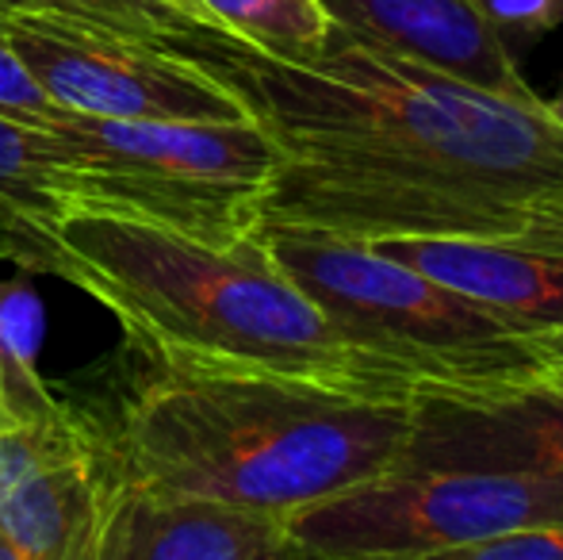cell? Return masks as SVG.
Wrapping results in <instances>:
<instances>
[{"label":"cell","mask_w":563,"mask_h":560,"mask_svg":"<svg viewBox=\"0 0 563 560\" xmlns=\"http://www.w3.org/2000/svg\"><path fill=\"white\" fill-rule=\"evenodd\" d=\"M544 105H549V112L556 116V120L563 123V85H560V92H556V97H549V100H544Z\"/></svg>","instance_id":"44dd1931"},{"label":"cell","mask_w":563,"mask_h":560,"mask_svg":"<svg viewBox=\"0 0 563 560\" xmlns=\"http://www.w3.org/2000/svg\"><path fill=\"white\" fill-rule=\"evenodd\" d=\"M0 560H20V557H15V553H12V546H8V541H4V538H0Z\"/></svg>","instance_id":"7402d4cb"},{"label":"cell","mask_w":563,"mask_h":560,"mask_svg":"<svg viewBox=\"0 0 563 560\" xmlns=\"http://www.w3.org/2000/svg\"><path fill=\"white\" fill-rule=\"evenodd\" d=\"M74 208H100L188 239L230 246L261 227L280 146L257 120H89L54 123Z\"/></svg>","instance_id":"5b68a950"},{"label":"cell","mask_w":563,"mask_h":560,"mask_svg":"<svg viewBox=\"0 0 563 560\" xmlns=\"http://www.w3.org/2000/svg\"><path fill=\"white\" fill-rule=\"evenodd\" d=\"M563 480L472 469H387L284 518L314 560H407L560 523Z\"/></svg>","instance_id":"8992f818"},{"label":"cell","mask_w":563,"mask_h":560,"mask_svg":"<svg viewBox=\"0 0 563 560\" xmlns=\"http://www.w3.org/2000/svg\"><path fill=\"white\" fill-rule=\"evenodd\" d=\"M8 8H38V12L77 15V20L104 23V28L131 31V35L162 39V43L185 39V28L173 15H165L154 0H0V12H8Z\"/></svg>","instance_id":"2e32d148"},{"label":"cell","mask_w":563,"mask_h":560,"mask_svg":"<svg viewBox=\"0 0 563 560\" xmlns=\"http://www.w3.org/2000/svg\"><path fill=\"white\" fill-rule=\"evenodd\" d=\"M472 4L506 39L510 51L514 43H529L563 28V0H472Z\"/></svg>","instance_id":"d6986e66"},{"label":"cell","mask_w":563,"mask_h":560,"mask_svg":"<svg viewBox=\"0 0 563 560\" xmlns=\"http://www.w3.org/2000/svg\"><path fill=\"white\" fill-rule=\"evenodd\" d=\"M330 23L361 43L407 58L490 97L544 100L521 77L506 39L472 0H319Z\"/></svg>","instance_id":"9c48e42d"},{"label":"cell","mask_w":563,"mask_h":560,"mask_svg":"<svg viewBox=\"0 0 563 560\" xmlns=\"http://www.w3.org/2000/svg\"><path fill=\"white\" fill-rule=\"evenodd\" d=\"M372 250L529 327L563 330V254L483 239H379Z\"/></svg>","instance_id":"8fae6325"},{"label":"cell","mask_w":563,"mask_h":560,"mask_svg":"<svg viewBox=\"0 0 563 560\" xmlns=\"http://www.w3.org/2000/svg\"><path fill=\"white\" fill-rule=\"evenodd\" d=\"M0 31L38 89L66 116L89 120H253L227 81L177 43L38 8L0 12Z\"/></svg>","instance_id":"52a82bcc"},{"label":"cell","mask_w":563,"mask_h":560,"mask_svg":"<svg viewBox=\"0 0 563 560\" xmlns=\"http://www.w3.org/2000/svg\"><path fill=\"white\" fill-rule=\"evenodd\" d=\"M62 281L112 311L150 361H208L410 404V384L364 358L268 257L257 234L230 246L100 208L62 219Z\"/></svg>","instance_id":"3957f363"},{"label":"cell","mask_w":563,"mask_h":560,"mask_svg":"<svg viewBox=\"0 0 563 560\" xmlns=\"http://www.w3.org/2000/svg\"><path fill=\"white\" fill-rule=\"evenodd\" d=\"M154 4L162 8L165 15H173V20L185 28V35H192V31L203 28L200 15H196V8H192V0H154Z\"/></svg>","instance_id":"ffe728a7"},{"label":"cell","mask_w":563,"mask_h":560,"mask_svg":"<svg viewBox=\"0 0 563 560\" xmlns=\"http://www.w3.org/2000/svg\"><path fill=\"white\" fill-rule=\"evenodd\" d=\"M303 560H314V557H303Z\"/></svg>","instance_id":"cb8c5ba5"},{"label":"cell","mask_w":563,"mask_h":560,"mask_svg":"<svg viewBox=\"0 0 563 560\" xmlns=\"http://www.w3.org/2000/svg\"><path fill=\"white\" fill-rule=\"evenodd\" d=\"M261 246L364 358L415 388H510L563 365V330L498 315L368 242L257 227Z\"/></svg>","instance_id":"277c9868"},{"label":"cell","mask_w":563,"mask_h":560,"mask_svg":"<svg viewBox=\"0 0 563 560\" xmlns=\"http://www.w3.org/2000/svg\"><path fill=\"white\" fill-rule=\"evenodd\" d=\"M395 469H472L563 480V388H415Z\"/></svg>","instance_id":"ba28073f"},{"label":"cell","mask_w":563,"mask_h":560,"mask_svg":"<svg viewBox=\"0 0 563 560\" xmlns=\"http://www.w3.org/2000/svg\"><path fill=\"white\" fill-rule=\"evenodd\" d=\"M43 338L46 311L31 273L0 257V422L62 426L77 415L46 381Z\"/></svg>","instance_id":"5bb4252c"},{"label":"cell","mask_w":563,"mask_h":560,"mask_svg":"<svg viewBox=\"0 0 563 560\" xmlns=\"http://www.w3.org/2000/svg\"><path fill=\"white\" fill-rule=\"evenodd\" d=\"M407 560H563V518L560 523L521 526V530L498 534L487 541H472L460 549L407 557Z\"/></svg>","instance_id":"e0dca14e"},{"label":"cell","mask_w":563,"mask_h":560,"mask_svg":"<svg viewBox=\"0 0 563 560\" xmlns=\"http://www.w3.org/2000/svg\"><path fill=\"white\" fill-rule=\"evenodd\" d=\"M74 208L54 131L0 116V257L31 277H62V219Z\"/></svg>","instance_id":"4fadbf2b"},{"label":"cell","mask_w":563,"mask_h":560,"mask_svg":"<svg viewBox=\"0 0 563 560\" xmlns=\"http://www.w3.org/2000/svg\"><path fill=\"white\" fill-rule=\"evenodd\" d=\"M108 472L92 449L0 495V538L20 560H100Z\"/></svg>","instance_id":"7c38bea8"},{"label":"cell","mask_w":563,"mask_h":560,"mask_svg":"<svg viewBox=\"0 0 563 560\" xmlns=\"http://www.w3.org/2000/svg\"><path fill=\"white\" fill-rule=\"evenodd\" d=\"M276 139L261 227L349 242L483 239L563 254V123L330 28L311 58L177 39Z\"/></svg>","instance_id":"6da1fadb"},{"label":"cell","mask_w":563,"mask_h":560,"mask_svg":"<svg viewBox=\"0 0 563 560\" xmlns=\"http://www.w3.org/2000/svg\"><path fill=\"white\" fill-rule=\"evenodd\" d=\"M410 404L265 369L154 361L100 461L134 487L288 518L395 469Z\"/></svg>","instance_id":"7a4b0ae2"},{"label":"cell","mask_w":563,"mask_h":560,"mask_svg":"<svg viewBox=\"0 0 563 560\" xmlns=\"http://www.w3.org/2000/svg\"><path fill=\"white\" fill-rule=\"evenodd\" d=\"M549 381H552V384H560V388H563V365L556 369V373H552V376H549Z\"/></svg>","instance_id":"603a6c76"},{"label":"cell","mask_w":563,"mask_h":560,"mask_svg":"<svg viewBox=\"0 0 563 560\" xmlns=\"http://www.w3.org/2000/svg\"><path fill=\"white\" fill-rule=\"evenodd\" d=\"M203 28L273 58H311L330 35V15L319 0H192Z\"/></svg>","instance_id":"9a60e30c"},{"label":"cell","mask_w":563,"mask_h":560,"mask_svg":"<svg viewBox=\"0 0 563 560\" xmlns=\"http://www.w3.org/2000/svg\"><path fill=\"white\" fill-rule=\"evenodd\" d=\"M100 560H303V553L273 515L146 492L108 472Z\"/></svg>","instance_id":"30bf717a"},{"label":"cell","mask_w":563,"mask_h":560,"mask_svg":"<svg viewBox=\"0 0 563 560\" xmlns=\"http://www.w3.org/2000/svg\"><path fill=\"white\" fill-rule=\"evenodd\" d=\"M0 116L15 123H31V128H46L62 120V108H54V100L38 89V81L27 74V66L20 62V54L12 51V43L0 31Z\"/></svg>","instance_id":"ac0fdd59"}]
</instances>
